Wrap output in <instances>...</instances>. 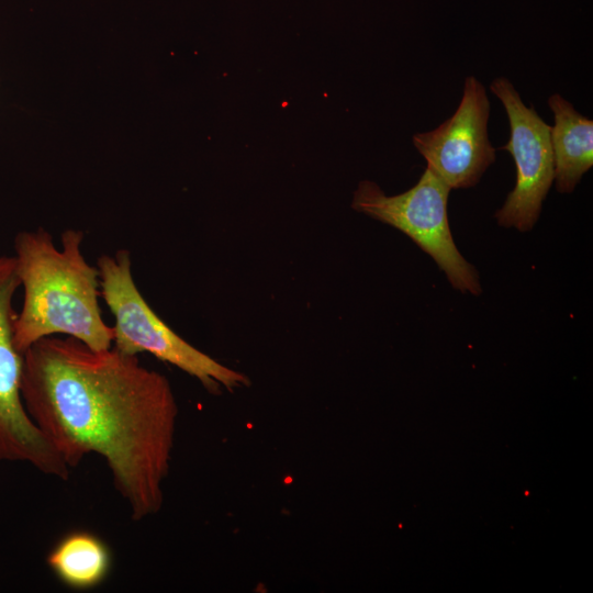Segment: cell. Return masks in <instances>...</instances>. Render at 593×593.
<instances>
[{"instance_id":"1","label":"cell","mask_w":593,"mask_h":593,"mask_svg":"<svg viewBox=\"0 0 593 593\" xmlns=\"http://www.w3.org/2000/svg\"><path fill=\"white\" fill-rule=\"evenodd\" d=\"M23 358L25 410L67 467L101 456L132 518L158 513L178 417L168 379L137 356L67 336L40 339Z\"/></svg>"},{"instance_id":"2","label":"cell","mask_w":593,"mask_h":593,"mask_svg":"<svg viewBox=\"0 0 593 593\" xmlns=\"http://www.w3.org/2000/svg\"><path fill=\"white\" fill-rule=\"evenodd\" d=\"M83 232L69 228L58 249L45 228L14 237L16 273L23 288L13 323L14 346L22 355L40 339L65 335L97 350L113 344V328L102 318L99 273L85 258Z\"/></svg>"},{"instance_id":"3","label":"cell","mask_w":593,"mask_h":593,"mask_svg":"<svg viewBox=\"0 0 593 593\" xmlns=\"http://www.w3.org/2000/svg\"><path fill=\"white\" fill-rule=\"evenodd\" d=\"M97 269L100 295L114 317L112 347L133 356L148 353L194 377L212 394L249 385L244 373L193 347L156 314L134 281L127 249L99 256Z\"/></svg>"},{"instance_id":"4","label":"cell","mask_w":593,"mask_h":593,"mask_svg":"<svg viewBox=\"0 0 593 593\" xmlns=\"http://www.w3.org/2000/svg\"><path fill=\"white\" fill-rule=\"evenodd\" d=\"M450 190L426 167L414 187L396 195L384 194L372 181L359 182L351 206L406 234L436 261L455 289L478 295L481 293L478 271L462 257L450 231L447 213Z\"/></svg>"},{"instance_id":"5","label":"cell","mask_w":593,"mask_h":593,"mask_svg":"<svg viewBox=\"0 0 593 593\" xmlns=\"http://www.w3.org/2000/svg\"><path fill=\"white\" fill-rule=\"evenodd\" d=\"M20 288L14 256L0 255V462H24L37 471L67 480L69 468L27 414L21 396L23 355L13 340Z\"/></svg>"},{"instance_id":"6","label":"cell","mask_w":593,"mask_h":593,"mask_svg":"<svg viewBox=\"0 0 593 593\" xmlns=\"http://www.w3.org/2000/svg\"><path fill=\"white\" fill-rule=\"evenodd\" d=\"M490 89L503 104L510 123V139L500 149L507 150L516 166L515 187L495 219L503 227L526 232L537 222L555 179L551 126L535 109L525 105L507 78H495Z\"/></svg>"},{"instance_id":"7","label":"cell","mask_w":593,"mask_h":593,"mask_svg":"<svg viewBox=\"0 0 593 593\" xmlns=\"http://www.w3.org/2000/svg\"><path fill=\"white\" fill-rule=\"evenodd\" d=\"M489 115L484 86L468 76L455 113L436 128L412 136L427 167L450 189L473 187L495 161V148L488 135Z\"/></svg>"},{"instance_id":"8","label":"cell","mask_w":593,"mask_h":593,"mask_svg":"<svg viewBox=\"0 0 593 593\" xmlns=\"http://www.w3.org/2000/svg\"><path fill=\"white\" fill-rule=\"evenodd\" d=\"M548 104L555 120L550 128L553 180L559 192L569 193L593 166V121L559 93L551 94Z\"/></svg>"},{"instance_id":"9","label":"cell","mask_w":593,"mask_h":593,"mask_svg":"<svg viewBox=\"0 0 593 593\" xmlns=\"http://www.w3.org/2000/svg\"><path fill=\"white\" fill-rule=\"evenodd\" d=\"M47 566L65 585L87 590L98 586L111 567V553L105 542L88 532H72L51 550Z\"/></svg>"}]
</instances>
